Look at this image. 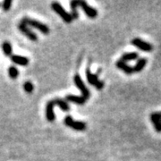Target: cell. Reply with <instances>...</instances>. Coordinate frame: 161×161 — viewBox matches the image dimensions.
I'll return each mask as SVG.
<instances>
[{
	"instance_id": "obj_1",
	"label": "cell",
	"mask_w": 161,
	"mask_h": 161,
	"mask_svg": "<svg viewBox=\"0 0 161 161\" xmlns=\"http://www.w3.org/2000/svg\"><path fill=\"white\" fill-rule=\"evenodd\" d=\"M78 6H80L83 9L85 14L89 18L94 19V18L98 16V11L95 8H93L92 6H89L85 1H83V0H73V1L70 2V7H71V10H72L71 16L73 18V20L74 19H78V17H79L78 12H77V7Z\"/></svg>"
},
{
	"instance_id": "obj_2",
	"label": "cell",
	"mask_w": 161,
	"mask_h": 161,
	"mask_svg": "<svg viewBox=\"0 0 161 161\" xmlns=\"http://www.w3.org/2000/svg\"><path fill=\"white\" fill-rule=\"evenodd\" d=\"M21 23H24L25 25H27L28 27L31 26L32 28H35V29L39 30L40 32H42L43 34H48L50 30H49V27L45 24V23H42L37 21V20H34V19H31V18L28 17H24L22 20Z\"/></svg>"
},
{
	"instance_id": "obj_3",
	"label": "cell",
	"mask_w": 161,
	"mask_h": 161,
	"mask_svg": "<svg viewBox=\"0 0 161 161\" xmlns=\"http://www.w3.org/2000/svg\"><path fill=\"white\" fill-rule=\"evenodd\" d=\"M52 10L56 12L60 17L63 19L64 21L66 23H71L73 21V18L71 16V14L67 13L64 10L63 6H61L58 2H53L51 4Z\"/></svg>"
},
{
	"instance_id": "obj_4",
	"label": "cell",
	"mask_w": 161,
	"mask_h": 161,
	"mask_svg": "<svg viewBox=\"0 0 161 161\" xmlns=\"http://www.w3.org/2000/svg\"><path fill=\"white\" fill-rule=\"evenodd\" d=\"M64 123L66 126L71 127L73 128L75 131H85L87 128V125L84 123V122H81V121H75L72 116L70 115H67L65 116L64 120Z\"/></svg>"
},
{
	"instance_id": "obj_5",
	"label": "cell",
	"mask_w": 161,
	"mask_h": 161,
	"mask_svg": "<svg viewBox=\"0 0 161 161\" xmlns=\"http://www.w3.org/2000/svg\"><path fill=\"white\" fill-rule=\"evenodd\" d=\"M74 82H75V86L77 87L81 92V98H83L85 100L91 97V92L89 91V89L87 88L85 83L83 82V80H81L80 76L79 75H75L74 77Z\"/></svg>"
},
{
	"instance_id": "obj_6",
	"label": "cell",
	"mask_w": 161,
	"mask_h": 161,
	"mask_svg": "<svg viewBox=\"0 0 161 161\" xmlns=\"http://www.w3.org/2000/svg\"><path fill=\"white\" fill-rule=\"evenodd\" d=\"M86 77L87 80L90 84H92V86H94L97 90H102L104 88V82L101 80H98V75H93L90 67H88L86 69Z\"/></svg>"
},
{
	"instance_id": "obj_7",
	"label": "cell",
	"mask_w": 161,
	"mask_h": 161,
	"mask_svg": "<svg viewBox=\"0 0 161 161\" xmlns=\"http://www.w3.org/2000/svg\"><path fill=\"white\" fill-rule=\"evenodd\" d=\"M131 43H132V45L136 47L137 48L144 52H151L152 49H153V47H152V45L150 43L142 40L140 38H134L133 40H132Z\"/></svg>"
},
{
	"instance_id": "obj_8",
	"label": "cell",
	"mask_w": 161,
	"mask_h": 161,
	"mask_svg": "<svg viewBox=\"0 0 161 161\" xmlns=\"http://www.w3.org/2000/svg\"><path fill=\"white\" fill-rule=\"evenodd\" d=\"M18 30H19L23 35H25L29 40H31V41H37V40H38V36H37V34H36L35 32H33V31L30 29L27 25H25L24 23H19V24H18Z\"/></svg>"
},
{
	"instance_id": "obj_9",
	"label": "cell",
	"mask_w": 161,
	"mask_h": 161,
	"mask_svg": "<svg viewBox=\"0 0 161 161\" xmlns=\"http://www.w3.org/2000/svg\"><path fill=\"white\" fill-rule=\"evenodd\" d=\"M55 106H56V103H55L54 99L49 100L46 105V118L47 120L49 121V122H53L56 119V115L54 113Z\"/></svg>"
},
{
	"instance_id": "obj_10",
	"label": "cell",
	"mask_w": 161,
	"mask_h": 161,
	"mask_svg": "<svg viewBox=\"0 0 161 161\" xmlns=\"http://www.w3.org/2000/svg\"><path fill=\"white\" fill-rule=\"evenodd\" d=\"M11 60L13 63L18 64V65H21V66H27L29 64V59L26 57L18 56V55H12Z\"/></svg>"
},
{
	"instance_id": "obj_11",
	"label": "cell",
	"mask_w": 161,
	"mask_h": 161,
	"mask_svg": "<svg viewBox=\"0 0 161 161\" xmlns=\"http://www.w3.org/2000/svg\"><path fill=\"white\" fill-rule=\"evenodd\" d=\"M115 65L118 69L122 70L125 74L126 75H132L133 74V68L132 66H130L129 64L122 60H118L116 63H115Z\"/></svg>"
},
{
	"instance_id": "obj_12",
	"label": "cell",
	"mask_w": 161,
	"mask_h": 161,
	"mask_svg": "<svg viewBox=\"0 0 161 161\" xmlns=\"http://www.w3.org/2000/svg\"><path fill=\"white\" fill-rule=\"evenodd\" d=\"M150 120L152 125L155 127V130L157 132H161V122L159 120V116L158 112H153L150 115Z\"/></svg>"
},
{
	"instance_id": "obj_13",
	"label": "cell",
	"mask_w": 161,
	"mask_h": 161,
	"mask_svg": "<svg viewBox=\"0 0 161 161\" xmlns=\"http://www.w3.org/2000/svg\"><path fill=\"white\" fill-rule=\"evenodd\" d=\"M64 100L66 102H72V103L77 104V105H83L86 102V100L83 98H81L80 96H76V95H72V94L67 95Z\"/></svg>"
},
{
	"instance_id": "obj_14",
	"label": "cell",
	"mask_w": 161,
	"mask_h": 161,
	"mask_svg": "<svg viewBox=\"0 0 161 161\" xmlns=\"http://www.w3.org/2000/svg\"><path fill=\"white\" fill-rule=\"evenodd\" d=\"M148 63V60L147 58H142L138 59V61L136 62L135 65L132 67L133 68V73H140L144 69V67L146 66V64Z\"/></svg>"
},
{
	"instance_id": "obj_15",
	"label": "cell",
	"mask_w": 161,
	"mask_h": 161,
	"mask_svg": "<svg viewBox=\"0 0 161 161\" xmlns=\"http://www.w3.org/2000/svg\"><path fill=\"white\" fill-rule=\"evenodd\" d=\"M139 58V55L136 53V52H129V53H125L124 54L122 57H121V59L122 61L124 62H128V61H133V60H136L137 58Z\"/></svg>"
},
{
	"instance_id": "obj_16",
	"label": "cell",
	"mask_w": 161,
	"mask_h": 161,
	"mask_svg": "<svg viewBox=\"0 0 161 161\" xmlns=\"http://www.w3.org/2000/svg\"><path fill=\"white\" fill-rule=\"evenodd\" d=\"M2 50L6 56L11 57L12 53H13V47H12L11 43L9 41H4L2 43Z\"/></svg>"
},
{
	"instance_id": "obj_17",
	"label": "cell",
	"mask_w": 161,
	"mask_h": 161,
	"mask_svg": "<svg viewBox=\"0 0 161 161\" xmlns=\"http://www.w3.org/2000/svg\"><path fill=\"white\" fill-rule=\"evenodd\" d=\"M8 75L11 79H16L19 76V71L15 66H10L8 69Z\"/></svg>"
},
{
	"instance_id": "obj_18",
	"label": "cell",
	"mask_w": 161,
	"mask_h": 161,
	"mask_svg": "<svg viewBox=\"0 0 161 161\" xmlns=\"http://www.w3.org/2000/svg\"><path fill=\"white\" fill-rule=\"evenodd\" d=\"M23 90L27 93H31V92H33V90H34V86H33V84L31 81H26L23 84Z\"/></svg>"
},
{
	"instance_id": "obj_19",
	"label": "cell",
	"mask_w": 161,
	"mask_h": 161,
	"mask_svg": "<svg viewBox=\"0 0 161 161\" xmlns=\"http://www.w3.org/2000/svg\"><path fill=\"white\" fill-rule=\"evenodd\" d=\"M12 3H13L12 0H5V1L2 3V9L6 12L9 11L10 8H11Z\"/></svg>"
},
{
	"instance_id": "obj_20",
	"label": "cell",
	"mask_w": 161,
	"mask_h": 161,
	"mask_svg": "<svg viewBox=\"0 0 161 161\" xmlns=\"http://www.w3.org/2000/svg\"><path fill=\"white\" fill-rule=\"evenodd\" d=\"M158 116H159V120L161 122V112H158Z\"/></svg>"
},
{
	"instance_id": "obj_21",
	"label": "cell",
	"mask_w": 161,
	"mask_h": 161,
	"mask_svg": "<svg viewBox=\"0 0 161 161\" xmlns=\"http://www.w3.org/2000/svg\"><path fill=\"white\" fill-rule=\"evenodd\" d=\"M0 6H1V4H0Z\"/></svg>"
}]
</instances>
